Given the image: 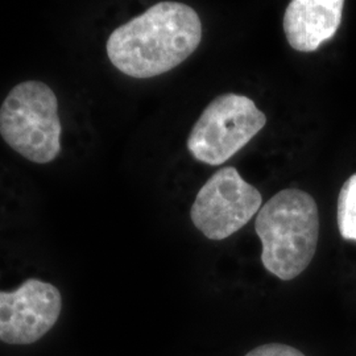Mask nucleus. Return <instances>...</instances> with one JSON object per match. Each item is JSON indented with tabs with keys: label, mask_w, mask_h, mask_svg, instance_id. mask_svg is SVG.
<instances>
[{
	"label": "nucleus",
	"mask_w": 356,
	"mask_h": 356,
	"mask_svg": "<svg viewBox=\"0 0 356 356\" xmlns=\"http://www.w3.org/2000/svg\"><path fill=\"white\" fill-rule=\"evenodd\" d=\"M202 40V23L191 6L161 1L118 26L106 44L108 60L138 79L161 76L189 58Z\"/></svg>",
	"instance_id": "f257e3e1"
},
{
	"label": "nucleus",
	"mask_w": 356,
	"mask_h": 356,
	"mask_svg": "<svg viewBox=\"0 0 356 356\" xmlns=\"http://www.w3.org/2000/svg\"><path fill=\"white\" fill-rule=\"evenodd\" d=\"M254 231L263 244L264 268L280 280H293L309 267L317 251V202L300 189L279 191L260 209Z\"/></svg>",
	"instance_id": "f03ea898"
},
{
	"label": "nucleus",
	"mask_w": 356,
	"mask_h": 356,
	"mask_svg": "<svg viewBox=\"0 0 356 356\" xmlns=\"http://www.w3.org/2000/svg\"><path fill=\"white\" fill-rule=\"evenodd\" d=\"M0 136L35 164H49L61 153L58 99L41 81L16 85L0 106Z\"/></svg>",
	"instance_id": "7ed1b4c3"
},
{
	"label": "nucleus",
	"mask_w": 356,
	"mask_h": 356,
	"mask_svg": "<svg viewBox=\"0 0 356 356\" xmlns=\"http://www.w3.org/2000/svg\"><path fill=\"white\" fill-rule=\"evenodd\" d=\"M267 116L248 97L227 92L209 103L188 139L191 156L207 165H220L266 127Z\"/></svg>",
	"instance_id": "20e7f679"
},
{
	"label": "nucleus",
	"mask_w": 356,
	"mask_h": 356,
	"mask_svg": "<svg viewBox=\"0 0 356 356\" xmlns=\"http://www.w3.org/2000/svg\"><path fill=\"white\" fill-rule=\"evenodd\" d=\"M263 197L236 168L223 166L206 181L191 206V222L207 239L223 241L260 210Z\"/></svg>",
	"instance_id": "39448f33"
},
{
	"label": "nucleus",
	"mask_w": 356,
	"mask_h": 356,
	"mask_svg": "<svg viewBox=\"0 0 356 356\" xmlns=\"http://www.w3.org/2000/svg\"><path fill=\"white\" fill-rule=\"evenodd\" d=\"M61 310V293L45 281L28 279L16 291H0V341L35 343L51 330Z\"/></svg>",
	"instance_id": "423d86ee"
},
{
	"label": "nucleus",
	"mask_w": 356,
	"mask_h": 356,
	"mask_svg": "<svg viewBox=\"0 0 356 356\" xmlns=\"http://www.w3.org/2000/svg\"><path fill=\"white\" fill-rule=\"evenodd\" d=\"M343 8V0H292L284 15L289 45L297 51H317L337 33Z\"/></svg>",
	"instance_id": "0eeeda50"
},
{
	"label": "nucleus",
	"mask_w": 356,
	"mask_h": 356,
	"mask_svg": "<svg viewBox=\"0 0 356 356\" xmlns=\"http://www.w3.org/2000/svg\"><path fill=\"white\" fill-rule=\"evenodd\" d=\"M338 227L344 241L356 242V173L344 182L339 193Z\"/></svg>",
	"instance_id": "6e6552de"
},
{
	"label": "nucleus",
	"mask_w": 356,
	"mask_h": 356,
	"mask_svg": "<svg viewBox=\"0 0 356 356\" xmlns=\"http://www.w3.org/2000/svg\"><path fill=\"white\" fill-rule=\"evenodd\" d=\"M245 356H305L292 346L281 343L263 344L250 351Z\"/></svg>",
	"instance_id": "1a4fd4ad"
}]
</instances>
